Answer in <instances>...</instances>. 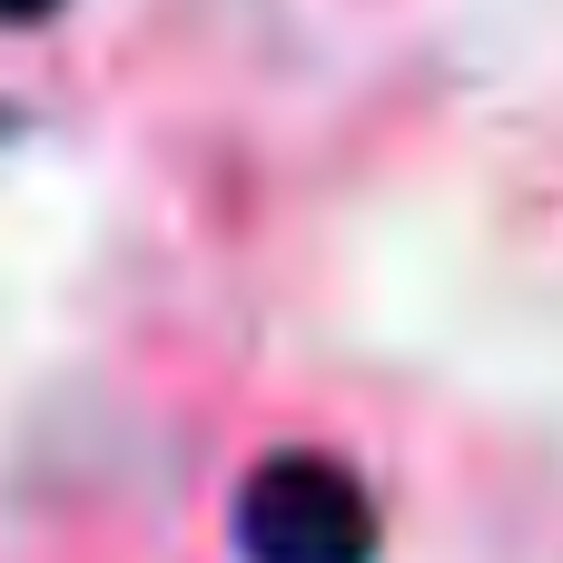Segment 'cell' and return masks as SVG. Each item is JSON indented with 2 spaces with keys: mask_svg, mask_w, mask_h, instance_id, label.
I'll return each instance as SVG.
<instances>
[{
  "mask_svg": "<svg viewBox=\"0 0 563 563\" xmlns=\"http://www.w3.org/2000/svg\"><path fill=\"white\" fill-rule=\"evenodd\" d=\"M247 563H376V505L336 455H267L238 495Z\"/></svg>",
  "mask_w": 563,
  "mask_h": 563,
  "instance_id": "cell-1",
  "label": "cell"
},
{
  "mask_svg": "<svg viewBox=\"0 0 563 563\" xmlns=\"http://www.w3.org/2000/svg\"><path fill=\"white\" fill-rule=\"evenodd\" d=\"M59 0H0V20H49Z\"/></svg>",
  "mask_w": 563,
  "mask_h": 563,
  "instance_id": "cell-2",
  "label": "cell"
}]
</instances>
